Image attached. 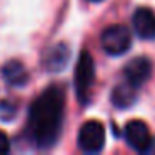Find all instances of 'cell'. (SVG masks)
Returning <instances> with one entry per match:
<instances>
[{
    "label": "cell",
    "mask_w": 155,
    "mask_h": 155,
    "mask_svg": "<svg viewBox=\"0 0 155 155\" xmlns=\"http://www.w3.org/2000/svg\"><path fill=\"white\" fill-rule=\"evenodd\" d=\"M92 2H102V0H92Z\"/></svg>",
    "instance_id": "cell-12"
},
{
    "label": "cell",
    "mask_w": 155,
    "mask_h": 155,
    "mask_svg": "<svg viewBox=\"0 0 155 155\" xmlns=\"http://www.w3.org/2000/svg\"><path fill=\"white\" fill-rule=\"evenodd\" d=\"M125 140L127 143L134 148L138 153H145L152 148L153 145V138H152V134L148 130L147 124L142 120H132L125 125Z\"/></svg>",
    "instance_id": "cell-5"
},
{
    "label": "cell",
    "mask_w": 155,
    "mask_h": 155,
    "mask_svg": "<svg viewBox=\"0 0 155 155\" xmlns=\"http://www.w3.org/2000/svg\"><path fill=\"white\" fill-rule=\"evenodd\" d=\"M70 60V48L67 44H57L45 55V67L48 72H60Z\"/></svg>",
    "instance_id": "cell-8"
},
{
    "label": "cell",
    "mask_w": 155,
    "mask_h": 155,
    "mask_svg": "<svg viewBox=\"0 0 155 155\" xmlns=\"http://www.w3.org/2000/svg\"><path fill=\"white\" fill-rule=\"evenodd\" d=\"M8 150H10V142H8V137H7L5 132L0 130V155L8 153Z\"/></svg>",
    "instance_id": "cell-11"
},
{
    "label": "cell",
    "mask_w": 155,
    "mask_h": 155,
    "mask_svg": "<svg viewBox=\"0 0 155 155\" xmlns=\"http://www.w3.org/2000/svg\"><path fill=\"white\" fill-rule=\"evenodd\" d=\"M135 34L143 40H153L155 38V12L150 8H137L132 17Z\"/></svg>",
    "instance_id": "cell-7"
},
{
    "label": "cell",
    "mask_w": 155,
    "mask_h": 155,
    "mask_svg": "<svg viewBox=\"0 0 155 155\" xmlns=\"http://www.w3.org/2000/svg\"><path fill=\"white\" fill-rule=\"evenodd\" d=\"M95 80V64L88 52H82L75 67V92L82 104H87L90 98V90Z\"/></svg>",
    "instance_id": "cell-2"
},
{
    "label": "cell",
    "mask_w": 155,
    "mask_h": 155,
    "mask_svg": "<svg viewBox=\"0 0 155 155\" xmlns=\"http://www.w3.org/2000/svg\"><path fill=\"white\" fill-rule=\"evenodd\" d=\"M65 95L60 87H50L42 92L28 110L27 130L37 147L47 148L58 140L64 124Z\"/></svg>",
    "instance_id": "cell-1"
},
{
    "label": "cell",
    "mask_w": 155,
    "mask_h": 155,
    "mask_svg": "<svg viewBox=\"0 0 155 155\" xmlns=\"http://www.w3.org/2000/svg\"><path fill=\"white\" fill-rule=\"evenodd\" d=\"M4 80L12 87H24L28 82V72L24 67V64L18 60H10L4 65L2 68Z\"/></svg>",
    "instance_id": "cell-9"
},
{
    "label": "cell",
    "mask_w": 155,
    "mask_h": 155,
    "mask_svg": "<svg viewBox=\"0 0 155 155\" xmlns=\"http://www.w3.org/2000/svg\"><path fill=\"white\" fill-rule=\"evenodd\" d=\"M137 90L138 88L132 87L130 84H127V82L124 80V84H118L117 87L114 88V92H112V102H114V105L118 108L130 107V105H134L135 100H137Z\"/></svg>",
    "instance_id": "cell-10"
},
{
    "label": "cell",
    "mask_w": 155,
    "mask_h": 155,
    "mask_svg": "<svg viewBox=\"0 0 155 155\" xmlns=\"http://www.w3.org/2000/svg\"><path fill=\"white\" fill-rule=\"evenodd\" d=\"M132 35L130 30L124 25H110L100 35V45L108 55H122L130 48Z\"/></svg>",
    "instance_id": "cell-3"
},
{
    "label": "cell",
    "mask_w": 155,
    "mask_h": 155,
    "mask_svg": "<svg viewBox=\"0 0 155 155\" xmlns=\"http://www.w3.org/2000/svg\"><path fill=\"white\" fill-rule=\"evenodd\" d=\"M152 75V64L145 57H137L130 60L124 68V80L132 87L140 88Z\"/></svg>",
    "instance_id": "cell-6"
},
{
    "label": "cell",
    "mask_w": 155,
    "mask_h": 155,
    "mask_svg": "<svg viewBox=\"0 0 155 155\" xmlns=\"http://www.w3.org/2000/svg\"><path fill=\"white\" fill-rule=\"evenodd\" d=\"M78 147L87 153H98L105 145V128L98 120H88L78 132Z\"/></svg>",
    "instance_id": "cell-4"
}]
</instances>
